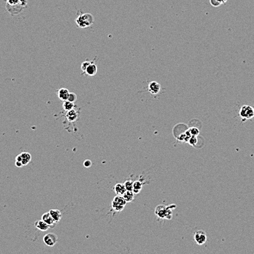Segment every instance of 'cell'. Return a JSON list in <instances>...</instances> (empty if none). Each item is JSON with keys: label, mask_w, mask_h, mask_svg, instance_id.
<instances>
[{"label": "cell", "mask_w": 254, "mask_h": 254, "mask_svg": "<svg viewBox=\"0 0 254 254\" xmlns=\"http://www.w3.org/2000/svg\"><path fill=\"white\" fill-rule=\"evenodd\" d=\"M122 196L124 200L126 201V203L132 202L134 199V193L132 190H126V192L123 194Z\"/></svg>", "instance_id": "obj_17"}, {"label": "cell", "mask_w": 254, "mask_h": 254, "mask_svg": "<svg viewBox=\"0 0 254 254\" xmlns=\"http://www.w3.org/2000/svg\"><path fill=\"white\" fill-rule=\"evenodd\" d=\"M78 116H79V113L77 110L74 109V108L73 109L66 112V117L70 122H74V121L77 120Z\"/></svg>", "instance_id": "obj_12"}, {"label": "cell", "mask_w": 254, "mask_h": 254, "mask_svg": "<svg viewBox=\"0 0 254 254\" xmlns=\"http://www.w3.org/2000/svg\"><path fill=\"white\" fill-rule=\"evenodd\" d=\"M74 106H74V103L70 102L69 100H64V101H63V108L66 112L73 109Z\"/></svg>", "instance_id": "obj_19"}, {"label": "cell", "mask_w": 254, "mask_h": 254, "mask_svg": "<svg viewBox=\"0 0 254 254\" xmlns=\"http://www.w3.org/2000/svg\"><path fill=\"white\" fill-rule=\"evenodd\" d=\"M210 5L214 7H218L221 5V3H220L218 0H210Z\"/></svg>", "instance_id": "obj_24"}, {"label": "cell", "mask_w": 254, "mask_h": 254, "mask_svg": "<svg viewBox=\"0 0 254 254\" xmlns=\"http://www.w3.org/2000/svg\"><path fill=\"white\" fill-rule=\"evenodd\" d=\"M76 100H77V95H76V94H74V92H70L69 96H68V98L66 100H69L70 102L74 103L76 101Z\"/></svg>", "instance_id": "obj_23"}, {"label": "cell", "mask_w": 254, "mask_h": 254, "mask_svg": "<svg viewBox=\"0 0 254 254\" xmlns=\"http://www.w3.org/2000/svg\"><path fill=\"white\" fill-rule=\"evenodd\" d=\"M15 160L21 162L22 164H23V166H25L31 162L32 155L30 153L27 152H21V154L18 155V156L16 157V158H15Z\"/></svg>", "instance_id": "obj_8"}, {"label": "cell", "mask_w": 254, "mask_h": 254, "mask_svg": "<svg viewBox=\"0 0 254 254\" xmlns=\"http://www.w3.org/2000/svg\"><path fill=\"white\" fill-rule=\"evenodd\" d=\"M28 0H7L5 7L11 15L21 14L27 6Z\"/></svg>", "instance_id": "obj_1"}, {"label": "cell", "mask_w": 254, "mask_h": 254, "mask_svg": "<svg viewBox=\"0 0 254 254\" xmlns=\"http://www.w3.org/2000/svg\"><path fill=\"white\" fill-rule=\"evenodd\" d=\"M155 214L159 218L170 220L172 217V209L169 208V207H165L163 205H159L156 207L155 209Z\"/></svg>", "instance_id": "obj_3"}, {"label": "cell", "mask_w": 254, "mask_h": 254, "mask_svg": "<svg viewBox=\"0 0 254 254\" xmlns=\"http://www.w3.org/2000/svg\"><path fill=\"white\" fill-rule=\"evenodd\" d=\"M188 142L189 143V144L191 145V146L195 147L196 146V144H197V142H198V139H197V136H191L190 138H189Z\"/></svg>", "instance_id": "obj_22"}, {"label": "cell", "mask_w": 254, "mask_h": 254, "mask_svg": "<svg viewBox=\"0 0 254 254\" xmlns=\"http://www.w3.org/2000/svg\"><path fill=\"white\" fill-rule=\"evenodd\" d=\"M83 166L86 168H90L92 166V162L91 161V160H86L83 162Z\"/></svg>", "instance_id": "obj_26"}, {"label": "cell", "mask_w": 254, "mask_h": 254, "mask_svg": "<svg viewBox=\"0 0 254 254\" xmlns=\"http://www.w3.org/2000/svg\"><path fill=\"white\" fill-rule=\"evenodd\" d=\"M218 1L219 2L221 3V4H224V3L226 2L228 0H218Z\"/></svg>", "instance_id": "obj_28"}, {"label": "cell", "mask_w": 254, "mask_h": 254, "mask_svg": "<svg viewBox=\"0 0 254 254\" xmlns=\"http://www.w3.org/2000/svg\"><path fill=\"white\" fill-rule=\"evenodd\" d=\"M35 226L37 228V229H39L40 231H48V229H50L49 225H48L45 221H42V220H37L35 222Z\"/></svg>", "instance_id": "obj_14"}, {"label": "cell", "mask_w": 254, "mask_h": 254, "mask_svg": "<svg viewBox=\"0 0 254 254\" xmlns=\"http://www.w3.org/2000/svg\"><path fill=\"white\" fill-rule=\"evenodd\" d=\"M50 215H51L52 217H53L54 221H56V223H58L60 221H61V217H62V214L61 212L58 209H50L49 211Z\"/></svg>", "instance_id": "obj_15"}, {"label": "cell", "mask_w": 254, "mask_h": 254, "mask_svg": "<svg viewBox=\"0 0 254 254\" xmlns=\"http://www.w3.org/2000/svg\"><path fill=\"white\" fill-rule=\"evenodd\" d=\"M15 166L17 167H19V168H21V167L23 166L21 162H20V161H17V160H15Z\"/></svg>", "instance_id": "obj_27"}, {"label": "cell", "mask_w": 254, "mask_h": 254, "mask_svg": "<svg viewBox=\"0 0 254 254\" xmlns=\"http://www.w3.org/2000/svg\"><path fill=\"white\" fill-rule=\"evenodd\" d=\"M124 185L126 190H133V182L132 180H130V179L126 180L124 183Z\"/></svg>", "instance_id": "obj_20"}, {"label": "cell", "mask_w": 254, "mask_h": 254, "mask_svg": "<svg viewBox=\"0 0 254 254\" xmlns=\"http://www.w3.org/2000/svg\"><path fill=\"white\" fill-rule=\"evenodd\" d=\"M148 92L152 94H157L161 90V85L156 81H151L148 84Z\"/></svg>", "instance_id": "obj_10"}, {"label": "cell", "mask_w": 254, "mask_h": 254, "mask_svg": "<svg viewBox=\"0 0 254 254\" xmlns=\"http://www.w3.org/2000/svg\"><path fill=\"white\" fill-rule=\"evenodd\" d=\"M126 190L124 185L122 183H117L114 186V191L116 194L118 195H123V194L126 192Z\"/></svg>", "instance_id": "obj_16"}, {"label": "cell", "mask_w": 254, "mask_h": 254, "mask_svg": "<svg viewBox=\"0 0 254 254\" xmlns=\"http://www.w3.org/2000/svg\"><path fill=\"white\" fill-rule=\"evenodd\" d=\"M143 183L140 180H136L133 182V192L134 194H138L142 190Z\"/></svg>", "instance_id": "obj_18"}, {"label": "cell", "mask_w": 254, "mask_h": 254, "mask_svg": "<svg viewBox=\"0 0 254 254\" xmlns=\"http://www.w3.org/2000/svg\"><path fill=\"white\" fill-rule=\"evenodd\" d=\"M56 93H57L58 98H59L61 100H62V101H64V100H67L68 96H69V94H70V92L67 89L61 88L56 91Z\"/></svg>", "instance_id": "obj_13"}, {"label": "cell", "mask_w": 254, "mask_h": 254, "mask_svg": "<svg viewBox=\"0 0 254 254\" xmlns=\"http://www.w3.org/2000/svg\"><path fill=\"white\" fill-rule=\"evenodd\" d=\"M96 72H97V66L94 61H91L90 64L86 68L83 73L88 76H94L96 74Z\"/></svg>", "instance_id": "obj_9"}, {"label": "cell", "mask_w": 254, "mask_h": 254, "mask_svg": "<svg viewBox=\"0 0 254 254\" xmlns=\"http://www.w3.org/2000/svg\"><path fill=\"white\" fill-rule=\"evenodd\" d=\"M90 62H91V61H88V60H86V61L83 62L81 64V70H82L83 72H84L85 70H86V68L88 67V65L90 64Z\"/></svg>", "instance_id": "obj_25"}, {"label": "cell", "mask_w": 254, "mask_h": 254, "mask_svg": "<svg viewBox=\"0 0 254 254\" xmlns=\"http://www.w3.org/2000/svg\"><path fill=\"white\" fill-rule=\"evenodd\" d=\"M193 239L199 245H204L207 241V234L204 231H197L193 234Z\"/></svg>", "instance_id": "obj_7"}, {"label": "cell", "mask_w": 254, "mask_h": 254, "mask_svg": "<svg viewBox=\"0 0 254 254\" xmlns=\"http://www.w3.org/2000/svg\"><path fill=\"white\" fill-rule=\"evenodd\" d=\"M58 237L53 233H48L44 236L43 242L48 247H53L57 243Z\"/></svg>", "instance_id": "obj_6"}, {"label": "cell", "mask_w": 254, "mask_h": 254, "mask_svg": "<svg viewBox=\"0 0 254 254\" xmlns=\"http://www.w3.org/2000/svg\"><path fill=\"white\" fill-rule=\"evenodd\" d=\"M42 220L45 221L48 225H49V226L50 228H54L56 223H57L55 221H54L51 215H50L49 212H45L43 215H42Z\"/></svg>", "instance_id": "obj_11"}, {"label": "cell", "mask_w": 254, "mask_h": 254, "mask_svg": "<svg viewBox=\"0 0 254 254\" xmlns=\"http://www.w3.org/2000/svg\"><path fill=\"white\" fill-rule=\"evenodd\" d=\"M126 205V201L124 200L122 195H117L113 199L111 204V209L114 212H121L124 210L125 206Z\"/></svg>", "instance_id": "obj_4"}, {"label": "cell", "mask_w": 254, "mask_h": 254, "mask_svg": "<svg viewBox=\"0 0 254 254\" xmlns=\"http://www.w3.org/2000/svg\"><path fill=\"white\" fill-rule=\"evenodd\" d=\"M94 22V18L91 13L80 14L75 19V24L78 27L85 29L91 26Z\"/></svg>", "instance_id": "obj_2"}, {"label": "cell", "mask_w": 254, "mask_h": 254, "mask_svg": "<svg viewBox=\"0 0 254 254\" xmlns=\"http://www.w3.org/2000/svg\"><path fill=\"white\" fill-rule=\"evenodd\" d=\"M188 132L190 133L191 136H197L199 134V130L198 128H195V127H191L188 129Z\"/></svg>", "instance_id": "obj_21"}, {"label": "cell", "mask_w": 254, "mask_h": 254, "mask_svg": "<svg viewBox=\"0 0 254 254\" xmlns=\"http://www.w3.org/2000/svg\"><path fill=\"white\" fill-rule=\"evenodd\" d=\"M239 115L243 121L251 120L254 117V108L251 106H243L239 110Z\"/></svg>", "instance_id": "obj_5"}]
</instances>
